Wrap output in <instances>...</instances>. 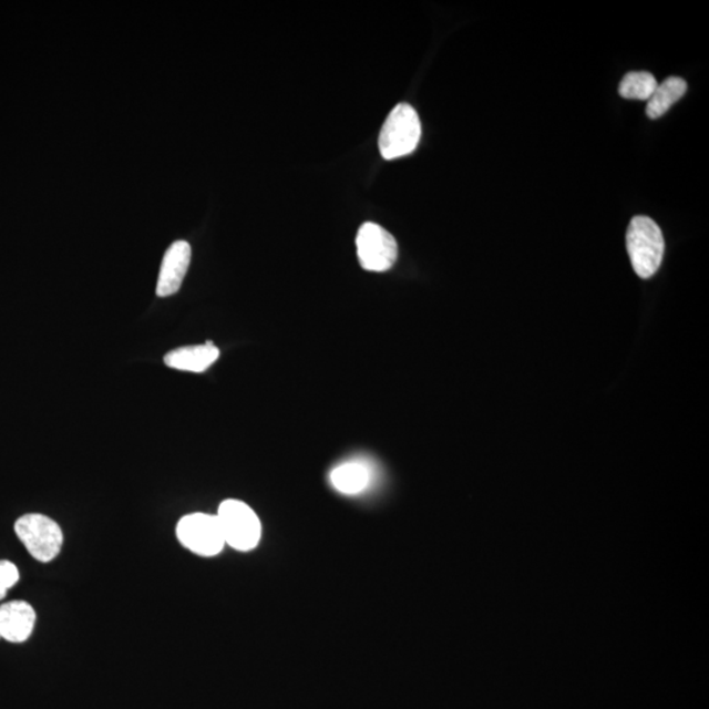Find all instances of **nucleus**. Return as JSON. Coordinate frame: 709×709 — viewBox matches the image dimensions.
Wrapping results in <instances>:
<instances>
[{"mask_svg": "<svg viewBox=\"0 0 709 709\" xmlns=\"http://www.w3.org/2000/svg\"><path fill=\"white\" fill-rule=\"evenodd\" d=\"M191 255H193V251H191L187 240H176L175 244L168 247L162 260L157 284V295L160 297L173 296L181 289L188 271Z\"/></svg>", "mask_w": 709, "mask_h": 709, "instance_id": "nucleus-7", "label": "nucleus"}, {"mask_svg": "<svg viewBox=\"0 0 709 709\" xmlns=\"http://www.w3.org/2000/svg\"><path fill=\"white\" fill-rule=\"evenodd\" d=\"M687 83L682 78L671 76L658 84L647 105V115L658 119L665 115L674 104L685 96Z\"/></svg>", "mask_w": 709, "mask_h": 709, "instance_id": "nucleus-10", "label": "nucleus"}, {"mask_svg": "<svg viewBox=\"0 0 709 709\" xmlns=\"http://www.w3.org/2000/svg\"><path fill=\"white\" fill-rule=\"evenodd\" d=\"M216 515L226 545L239 552H250L258 547L261 538V523L247 503L226 500L219 505Z\"/></svg>", "mask_w": 709, "mask_h": 709, "instance_id": "nucleus-3", "label": "nucleus"}, {"mask_svg": "<svg viewBox=\"0 0 709 709\" xmlns=\"http://www.w3.org/2000/svg\"><path fill=\"white\" fill-rule=\"evenodd\" d=\"M658 86L655 75L648 73V71H633L624 75L619 94L624 99H630V101H649L654 95Z\"/></svg>", "mask_w": 709, "mask_h": 709, "instance_id": "nucleus-12", "label": "nucleus"}, {"mask_svg": "<svg viewBox=\"0 0 709 709\" xmlns=\"http://www.w3.org/2000/svg\"><path fill=\"white\" fill-rule=\"evenodd\" d=\"M421 136V120L413 106L408 103L395 105L381 127V157L387 161L405 157L415 151Z\"/></svg>", "mask_w": 709, "mask_h": 709, "instance_id": "nucleus-2", "label": "nucleus"}, {"mask_svg": "<svg viewBox=\"0 0 709 709\" xmlns=\"http://www.w3.org/2000/svg\"><path fill=\"white\" fill-rule=\"evenodd\" d=\"M218 358L219 350L209 340L204 345L169 351L165 357V363L173 370L202 373L207 371Z\"/></svg>", "mask_w": 709, "mask_h": 709, "instance_id": "nucleus-9", "label": "nucleus"}, {"mask_svg": "<svg viewBox=\"0 0 709 709\" xmlns=\"http://www.w3.org/2000/svg\"><path fill=\"white\" fill-rule=\"evenodd\" d=\"M331 485L339 493L353 495L364 492L370 484V472L360 463H346L330 474Z\"/></svg>", "mask_w": 709, "mask_h": 709, "instance_id": "nucleus-11", "label": "nucleus"}, {"mask_svg": "<svg viewBox=\"0 0 709 709\" xmlns=\"http://www.w3.org/2000/svg\"><path fill=\"white\" fill-rule=\"evenodd\" d=\"M16 532L31 556L40 563H51L60 555L63 534L60 524L42 514L19 517Z\"/></svg>", "mask_w": 709, "mask_h": 709, "instance_id": "nucleus-4", "label": "nucleus"}, {"mask_svg": "<svg viewBox=\"0 0 709 709\" xmlns=\"http://www.w3.org/2000/svg\"><path fill=\"white\" fill-rule=\"evenodd\" d=\"M627 250L635 273L641 279H649L661 267L665 239L661 229L647 216H636L629 223Z\"/></svg>", "mask_w": 709, "mask_h": 709, "instance_id": "nucleus-1", "label": "nucleus"}, {"mask_svg": "<svg viewBox=\"0 0 709 709\" xmlns=\"http://www.w3.org/2000/svg\"><path fill=\"white\" fill-rule=\"evenodd\" d=\"M357 248L360 266L366 271L386 273L399 257V245L392 234L373 223L360 226Z\"/></svg>", "mask_w": 709, "mask_h": 709, "instance_id": "nucleus-6", "label": "nucleus"}, {"mask_svg": "<svg viewBox=\"0 0 709 709\" xmlns=\"http://www.w3.org/2000/svg\"><path fill=\"white\" fill-rule=\"evenodd\" d=\"M35 613L30 603L13 600L0 606V638L9 643H24L31 637Z\"/></svg>", "mask_w": 709, "mask_h": 709, "instance_id": "nucleus-8", "label": "nucleus"}, {"mask_svg": "<svg viewBox=\"0 0 709 709\" xmlns=\"http://www.w3.org/2000/svg\"><path fill=\"white\" fill-rule=\"evenodd\" d=\"M176 536L184 548L203 557L219 555L226 545L217 515L195 513L183 516L177 523Z\"/></svg>", "mask_w": 709, "mask_h": 709, "instance_id": "nucleus-5", "label": "nucleus"}, {"mask_svg": "<svg viewBox=\"0 0 709 709\" xmlns=\"http://www.w3.org/2000/svg\"><path fill=\"white\" fill-rule=\"evenodd\" d=\"M20 578L18 566L7 559L0 562V600L6 598L10 588L18 584Z\"/></svg>", "mask_w": 709, "mask_h": 709, "instance_id": "nucleus-13", "label": "nucleus"}]
</instances>
